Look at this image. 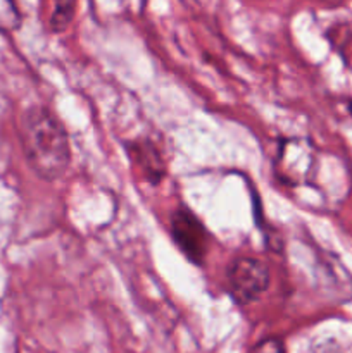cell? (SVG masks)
Wrapping results in <instances>:
<instances>
[{
  "mask_svg": "<svg viewBox=\"0 0 352 353\" xmlns=\"http://www.w3.org/2000/svg\"><path fill=\"white\" fill-rule=\"evenodd\" d=\"M21 24V16L17 7L10 2H0V30H16Z\"/></svg>",
  "mask_w": 352,
  "mask_h": 353,
  "instance_id": "cell-6",
  "label": "cell"
},
{
  "mask_svg": "<svg viewBox=\"0 0 352 353\" xmlns=\"http://www.w3.org/2000/svg\"><path fill=\"white\" fill-rule=\"evenodd\" d=\"M76 14V3L75 2H55L54 9H52L50 19V30L54 33H62L69 28V24L72 23Z\"/></svg>",
  "mask_w": 352,
  "mask_h": 353,
  "instance_id": "cell-5",
  "label": "cell"
},
{
  "mask_svg": "<svg viewBox=\"0 0 352 353\" xmlns=\"http://www.w3.org/2000/svg\"><path fill=\"white\" fill-rule=\"evenodd\" d=\"M347 109H349V112L352 114V100H349V103H347Z\"/></svg>",
  "mask_w": 352,
  "mask_h": 353,
  "instance_id": "cell-8",
  "label": "cell"
},
{
  "mask_svg": "<svg viewBox=\"0 0 352 353\" xmlns=\"http://www.w3.org/2000/svg\"><path fill=\"white\" fill-rule=\"evenodd\" d=\"M126 154L150 185H159L162 181L166 174L164 155L150 138L133 140L126 143Z\"/></svg>",
  "mask_w": 352,
  "mask_h": 353,
  "instance_id": "cell-4",
  "label": "cell"
},
{
  "mask_svg": "<svg viewBox=\"0 0 352 353\" xmlns=\"http://www.w3.org/2000/svg\"><path fill=\"white\" fill-rule=\"evenodd\" d=\"M271 276L266 262L255 257H238L228 265L226 285L238 305L257 302L268 290Z\"/></svg>",
  "mask_w": 352,
  "mask_h": 353,
  "instance_id": "cell-2",
  "label": "cell"
},
{
  "mask_svg": "<svg viewBox=\"0 0 352 353\" xmlns=\"http://www.w3.org/2000/svg\"><path fill=\"white\" fill-rule=\"evenodd\" d=\"M171 236L176 247L193 264H204L209 252L211 236L202 221L192 210L179 207L171 216Z\"/></svg>",
  "mask_w": 352,
  "mask_h": 353,
  "instance_id": "cell-3",
  "label": "cell"
},
{
  "mask_svg": "<svg viewBox=\"0 0 352 353\" xmlns=\"http://www.w3.org/2000/svg\"><path fill=\"white\" fill-rule=\"evenodd\" d=\"M248 353H285V347L278 338H266V340L259 341Z\"/></svg>",
  "mask_w": 352,
  "mask_h": 353,
  "instance_id": "cell-7",
  "label": "cell"
},
{
  "mask_svg": "<svg viewBox=\"0 0 352 353\" xmlns=\"http://www.w3.org/2000/svg\"><path fill=\"white\" fill-rule=\"evenodd\" d=\"M19 140L24 159L45 181L62 178L71 164L68 131L52 110L33 105L21 116Z\"/></svg>",
  "mask_w": 352,
  "mask_h": 353,
  "instance_id": "cell-1",
  "label": "cell"
}]
</instances>
